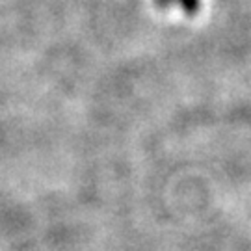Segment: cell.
<instances>
[{
    "label": "cell",
    "mask_w": 251,
    "mask_h": 251,
    "mask_svg": "<svg viewBox=\"0 0 251 251\" xmlns=\"http://www.w3.org/2000/svg\"><path fill=\"white\" fill-rule=\"evenodd\" d=\"M154 2H156V6H160V8H168L173 2H177L188 15H194L199 8V0H154Z\"/></svg>",
    "instance_id": "1"
}]
</instances>
